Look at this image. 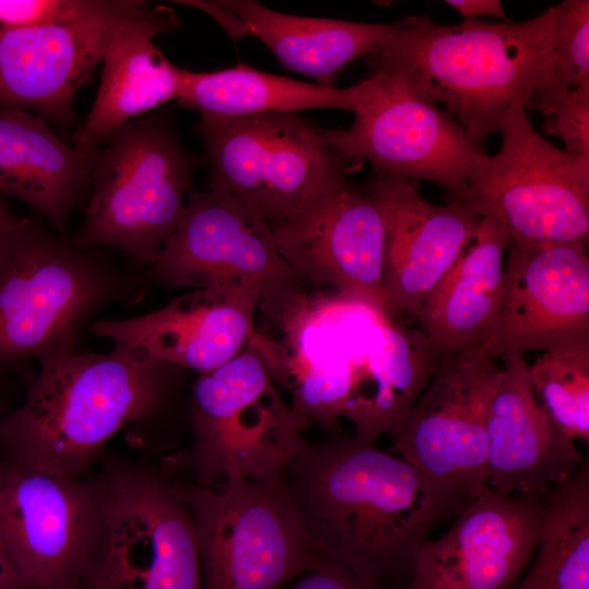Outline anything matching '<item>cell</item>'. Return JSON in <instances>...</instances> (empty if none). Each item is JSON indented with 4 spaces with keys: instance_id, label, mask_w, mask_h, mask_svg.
I'll list each match as a JSON object with an SVG mask.
<instances>
[{
    "instance_id": "8fae6325",
    "label": "cell",
    "mask_w": 589,
    "mask_h": 589,
    "mask_svg": "<svg viewBox=\"0 0 589 589\" xmlns=\"http://www.w3.org/2000/svg\"><path fill=\"white\" fill-rule=\"evenodd\" d=\"M502 146L468 180L457 203L494 217L518 244L589 240V157L562 151L539 134L526 108L508 111Z\"/></svg>"
},
{
    "instance_id": "1f68e13d",
    "label": "cell",
    "mask_w": 589,
    "mask_h": 589,
    "mask_svg": "<svg viewBox=\"0 0 589 589\" xmlns=\"http://www.w3.org/2000/svg\"><path fill=\"white\" fill-rule=\"evenodd\" d=\"M543 130L560 137L566 153L589 157V85L568 91L546 117Z\"/></svg>"
},
{
    "instance_id": "5bb4252c",
    "label": "cell",
    "mask_w": 589,
    "mask_h": 589,
    "mask_svg": "<svg viewBox=\"0 0 589 589\" xmlns=\"http://www.w3.org/2000/svg\"><path fill=\"white\" fill-rule=\"evenodd\" d=\"M101 512L98 478L0 461V536L31 589H81Z\"/></svg>"
},
{
    "instance_id": "e0dca14e",
    "label": "cell",
    "mask_w": 589,
    "mask_h": 589,
    "mask_svg": "<svg viewBox=\"0 0 589 589\" xmlns=\"http://www.w3.org/2000/svg\"><path fill=\"white\" fill-rule=\"evenodd\" d=\"M271 229L279 253L308 289L330 287L393 320L383 293L384 218L363 189L347 180L304 214Z\"/></svg>"
},
{
    "instance_id": "484cf974",
    "label": "cell",
    "mask_w": 589,
    "mask_h": 589,
    "mask_svg": "<svg viewBox=\"0 0 589 589\" xmlns=\"http://www.w3.org/2000/svg\"><path fill=\"white\" fill-rule=\"evenodd\" d=\"M178 103L201 115L241 117L336 108L352 111L350 87L304 83L244 64L216 72L184 70Z\"/></svg>"
},
{
    "instance_id": "603a6c76",
    "label": "cell",
    "mask_w": 589,
    "mask_h": 589,
    "mask_svg": "<svg viewBox=\"0 0 589 589\" xmlns=\"http://www.w3.org/2000/svg\"><path fill=\"white\" fill-rule=\"evenodd\" d=\"M177 3L212 16L237 41L252 35L288 69L334 86L339 72L364 56H373L389 23H360L296 16L253 0H183Z\"/></svg>"
},
{
    "instance_id": "44dd1931",
    "label": "cell",
    "mask_w": 589,
    "mask_h": 589,
    "mask_svg": "<svg viewBox=\"0 0 589 589\" xmlns=\"http://www.w3.org/2000/svg\"><path fill=\"white\" fill-rule=\"evenodd\" d=\"M502 358L486 413L488 486L504 495L542 494L570 477L585 458L540 405L524 353Z\"/></svg>"
},
{
    "instance_id": "7a4b0ae2",
    "label": "cell",
    "mask_w": 589,
    "mask_h": 589,
    "mask_svg": "<svg viewBox=\"0 0 589 589\" xmlns=\"http://www.w3.org/2000/svg\"><path fill=\"white\" fill-rule=\"evenodd\" d=\"M37 363L24 402L0 420V444L13 459L70 478H84L121 429L161 416L189 372L119 344Z\"/></svg>"
},
{
    "instance_id": "7402d4cb",
    "label": "cell",
    "mask_w": 589,
    "mask_h": 589,
    "mask_svg": "<svg viewBox=\"0 0 589 589\" xmlns=\"http://www.w3.org/2000/svg\"><path fill=\"white\" fill-rule=\"evenodd\" d=\"M179 26L173 10L146 3L113 32L101 59L95 100L72 135L73 146L93 153L127 122L178 99L184 69L155 46L156 36Z\"/></svg>"
},
{
    "instance_id": "30bf717a",
    "label": "cell",
    "mask_w": 589,
    "mask_h": 589,
    "mask_svg": "<svg viewBox=\"0 0 589 589\" xmlns=\"http://www.w3.org/2000/svg\"><path fill=\"white\" fill-rule=\"evenodd\" d=\"M146 284L200 289L233 284L254 291L278 325L308 294L279 253L271 226L238 199L190 189L183 215L142 275Z\"/></svg>"
},
{
    "instance_id": "cb8c5ba5",
    "label": "cell",
    "mask_w": 589,
    "mask_h": 589,
    "mask_svg": "<svg viewBox=\"0 0 589 589\" xmlns=\"http://www.w3.org/2000/svg\"><path fill=\"white\" fill-rule=\"evenodd\" d=\"M507 245L504 225L481 217L416 314L419 329L441 357L477 349L492 330L503 297Z\"/></svg>"
},
{
    "instance_id": "d4e9b609",
    "label": "cell",
    "mask_w": 589,
    "mask_h": 589,
    "mask_svg": "<svg viewBox=\"0 0 589 589\" xmlns=\"http://www.w3.org/2000/svg\"><path fill=\"white\" fill-rule=\"evenodd\" d=\"M92 161L93 153L65 143L41 116L0 109V199L25 203L62 238L91 183Z\"/></svg>"
},
{
    "instance_id": "8992f818",
    "label": "cell",
    "mask_w": 589,
    "mask_h": 589,
    "mask_svg": "<svg viewBox=\"0 0 589 589\" xmlns=\"http://www.w3.org/2000/svg\"><path fill=\"white\" fill-rule=\"evenodd\" d=\"M255 346L192 384L193 443L178 461L197 485L229 477L261 480L279 473L304 448V418L286 401Z\"/></svg>"
},
{
    "instance_id": "2e32d148",
    "label": "cell",
    "mask_w": 589,
    "mask_h": 589,
    "mask_svg": "<svg viewBox=\"0 0 589 589\" xmlns=\"http://www.w3.org/2000/svg\"><path fill=\"white\" fill-rule=\"evenodd\" d=\"M543 517V493L485 488L443 536L422 542L407 589H513L534 554Z\"/></svg>"
},
{
    "instance_id": "f1b7e54d",
    "label": "cell",
    "mask_w": 589,
    "mask_h": 589,
    "mask_svg": "<svg viewBox=\"0 0 589 589\" xmlns=\"http://www.w3.org/2000/svg\"><path fill=\"white\" fill-rule=\"evenodd\" d=\"M534 394L552 422L572 441H589V338L539 356L529 364Z\"/></svg>"
},
{
    "instance_id": "4316f807",
    "label": "cell",
    "mask_w": 589,
    "mask_h": 589,
    "mask_svg": "<svg viewBox=\"0 0 589 589\" xmlns=\"http://www.w3.org/2000/svg\"><path fill=\"white\" fill-rule=\"evenodd\" d=\"M442 357L420 329L386 320L369 375L348 419L357 438L375 443L426 387Z\"/></svg>"
},
{
    "instance_id": "9a60e30c",
    "label": "cell",
    "mask_w": 589,
    "mask_h": 589,
    "mask_svg": "<svg viewBox=\"0 0 589 589\" xmlns=\"http://www.w3.org/2000/svg\"><path fill=\"white\" fill-rule=\"evenodd\" d=\"M587 248L508 240L497 318L478 353L496 360L589 338Z\"/></svg>"
},
{
    "instance_id": "4dcf8cb0",
    "label": "cell",
    "mask_w": 589,
    "mask_h": 589,
    "mask_svg": "<svg viewBox=\"0 0 589 589\" xmlns=\"http://www.w3.org/2000/svg\"><path fill=\"white\" fill-rule=\"evenodd\" d=\"M128 3L129 0H0V27L73 25L109 15Z\"/></svg>"
},
{
    "instance_id": "5b68a950",
    "label": "cell",
    "mask_w": 589,
    "mask_h": 589,
    "mask_svg": "<svg viewBox=\"0 0 589 589\" xmlns=\"http://www.w3.org/2000/svg\"><path fill=\"white\" fill-rule=\"evenodd\" d=\"M191 178L192 163L165 117L127 122L93 152V192L71 241L149 265L183 215Z\"/></svg>"
},
{
    "instance_id": "4fadbf2b",
    "label": "cell",
    "mask_w": 589,
    "mask_h": 589,
    "mask_svg": "<svg viewBox=\"0 0 589 589\" xmlns=\"http://www.w3.org/2000/svg\"><path fill=\"white\" fill-rule=\"evenodd\" d=\"M501 372L496 360L477 349L443 356L387 432L400 458L465 505L488 488L486 413Z\"/></svg>"
},
{
    "instance_id": "836d02e7",
    "label": "cell",
    "mask_w": 589,
    "mask_h": 589,
    "mask_svg": "<svg viewBox=\"0 0 589 589\" xmlns=\"http://www.w3.org/2000/svg\"><path fill=\"white\" fill-rule=\"evenodd\" d=\"M446 3L456 9L467 20L492 16L508 21L500 0H447Z\"/></svg>"
},
{
    "instance_id": "6da1fadb",
    "label": "cell",
    "mask_w": 589,
    "mask_h": 589,
    "mask_svg": "<svg viewBox=\"0 0 589 589\" xmlns=\"http://www.w3.org/2000/svg\"><path fill=\"white\" fill-rule=\"evenodd\" d=\"M323 557L380 585L409 577L433 526L466 505L402 458L336 431L280 471Z\"/></svg>"
},
{
    "instance_id": "f546056e",
    "label": "cell",
    "mask_w": 589,
    "mask_h": 589,
    "mask_svg": "<svg viewBox=\"0 0 589 589\" xmlns=\"http://www.w3.org/2000/svg\"><path fill=\"white\" fill-rule=\"evenodd\" d=\"M555 8L550 72L527 107L545 117L568 91L589 85V1L565 0Z\"/></svg>"
},
{
    "instance_id": "d590c367",
    "label": "cell",
    "mask_w": 589,
    "mask_h": 589,
    "mask_svg": "<svg viewBox=\"0 0 589 589\" xmlns=\"http://www.w3.org/2000/svg\"><path fill=\"white\" fill-rule=\"evenodd\" d=\"M20 219H21L20 216H15L10 211V208L8 207L3 199H0V230H3L16 224Z\"/></svg>"
},
{
    "instance_id": "ffe728a7",
    "label": "cell",
    "mask_w": 589,
    "mask_h": 589,
    "mask_svg": "<svg viewBox=\"0 0 589 589\" xmlns=\"http://www.w3.org/2000/svg\"><path fill=\"white\" fill-rule=\"evenodd\" d=\"M147 2L67 26L0 27V109L19 108L59 125L74 118L75 95L100 64L115 29Z\"/></svg>"
},
{
    "instance_id": "8d00e7d4",
    "label": "cell",
    "mask_w": 589,
    "mask_h": 589,
    "mask_svg": "<svg viewBox=\"0 0 589 589\" xmlns=\"http://www.w3.org/2000/svg\"><path fill=\"white\" fill-rule=\"evenodd\" d=\"M2 419V417L0 416V420Z\"/></svg>"
},
{
    "instance_id": "ac0fdd59",
    "label": "cell",
    "mask_w": 589,
    "mask_h": 589,
    "mask_svg": "<svg viewBox=\"0 0 589 589\" xmlns=\"http://www.w3.org/2000/svg\"><path fill=\"white\" fill-rule=\"evenodd\" d=\"M364 192L385 224L383 293L390 317H414L454 265L481 217L459 204L435 205L399 176L375 170Z\"/></svg>"
},
{
    "instance_id": "ba28073f",
    "label": "cell",
    "mask_w": 589,
    "mask_h": 589,
    "mask_svg": "<svg viewBox=\"0 0 589 589\" xmlns=\"http://www.w3.org/2000/svg\"><path fill=\"white\" fill-rule=\"evenodd\" d=\"M197 132L209 189L238 199L271 227L312 208L359 161L329 147L322 128L294 113L201 115Z\"/></svg>"
},
{
    "instance_id": "83f0119b",
    "label": "cell",
    "mask_w": 589,
    "mask_h": 589,
    "mask_svg": "<svg viewBox=\"0 0 589 589\" xmlns=\"http://www.w3.org/2000/svg\"><path fill=\"white\" fill-rule=\"evenodd\" d=\"M531 565L513 589H589V462L543 493Z\"/></svg>"
},
{
    "instance_id": "9c48e42d",
    "label": "cell",
    "mask_w": 589,
    "mask_h": 589,
    "mask_svg": "<svg viewBox=\"0 0 589 589\" xmlns=\"http://www.w3.org/2000/svg\"><path fill=\"white\" fill-rule=\"evenodd\" d=\"M81 589H203L192 514L165 471L107 465Z\"/></svg>"
},
{
    "instance_id": "7c38bea8",
    "label": "cell",
    "mask_w": 589,
    "mask_h": 589,
    "mask_svg": "<svg viewBox=\"0 0 589 589\" xmlns=\"http://www.w3.org/2000/svg\"><path fill=\"white\" fill-rule=\"evenodd\" d=\"M354 121L348 130L322 129L325 143L345 157L366 159L375 170L465 195L469 177L490 157L447 111L418 96L400 79L375 70L350 87Z\"/></svg>"
},
{
    "instance_id": "e575fe53",
    "label": "cell",
    "mask_w": 589,
    "mask_h": 589,
    "mask_svg": "<svg viewBox=\"0 0 589 589\" xmlns=\"http://www.w3.org/2000/svg\"><path fill=\"white\" fill-rule=\"evenodd\" d=\"M0 589H31L19 570L0 536Z\"/></svg>"
},
{
    "instance_id": "d6a6232c",
    "label": "cell",
    "mask_w": 589,
    "mask_h": 589,
    "mask_svg": "<svg viewBox=\"0 0 589 589\" xmlns=\"http://www.w3.org/2000/svg\"><path fill=\"white\" fill-rule=\"evenodd\" d=\"M283 589H383L380 585L363 580L342 565L323 558L316 566L297 577L292 585Z\"/></svg>"
},
{
    "instance_id": "52a82bcc",
    "label": "cell",
    "mask_w": 589,
    "mask_h": 589,
    "mask_svg": "<svg viewBox=\"0 0 589 589\" xmlns=\"http://www.w3.org/2000/svg\"><path fill=\"white\" fill-rule=\"evenodd\" d=\"M169 476L192 514L203 589H283L324 558L280 472L261 480L229 477L213 488Z\"/></svg>"
},
{
    "instance_id": "277c9868",
    "label": "cell",
    "mask_w": 589,
    "mask_h": 589,
    "mask_svg": "<svg viewBox=\"0 0 589 589\" xmlns=\"http://www.w3.org/2000/svg\"><path fill=\"white\" fill-rule=\"evenodd\" d=\"M106 250L79 247L28 217L0 230V374L77 349L104 309L144 299L143 276Z\"/></svg>"
},
{
    "instance_id": "d6986e66",
    "label": "cell",
    "mask_w": 589,
    "mask_h": 589,
    "mask_svg": "<svg viewBox=\"0 0 589 589\" xmlns=\"http://www.w3.org/2000/svg\"><path fill=\"white\" fill-rule=\"evenodd\" d=\"M259 296L242 286L218 284L181 294L153 312L98 320L99 337L199 374L214 370L252 346L260 335Z\"/></svg>"
},
{
    "instance_id": "3957f363",
    "label": "cell",
    "mask_w": 589,
    "mask_h": 589,
    "mask_svg": "<svg viewBox=\"0 0 589 589\" xmlns=\"http://www.w3.org/2000/svg\"><path fill=\"white\" fill-rule=\"evenodd\" d=\"M555 23V5L522 22L438 25L411 15L389 23L372 64L421 98L443 104L482 146L500 132L505 115L527 108L545 82Z\"/></svg>"
}]
</instances>
